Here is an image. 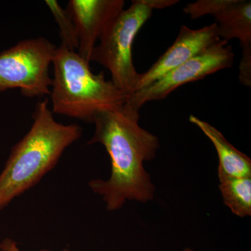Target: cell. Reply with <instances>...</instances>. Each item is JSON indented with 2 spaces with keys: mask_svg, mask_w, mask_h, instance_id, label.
<instances>
[{
  "mask_svg": "<svg viewBox=\"0 0 251 251\" xmlns=\"http://www.w3.org/2000/svg\"><path fill=\"white\" fill-rule=\"evenodd\" d=\"M46 4L58 24L62 44L70 50L75 51L78 49V38L75 25L67 10L62 9L55 0H46Z\"/></svg>",
  "mask_w": 251,
  "mask_h": 251,
  "instance_id": "obj_12",
  "label": "cell"
},
{
  "mask_svg": "<svg viewBox=\"0 0 251 251\" xmlns=\"http://www.w3.org/2000/svg\"><path fill=\"white\" fill-rule=\"evenodd\" d=\"M185 14L192 20L210 15L214 17L221 40L237 39L243 58H251L250 0H198L186 5Z\"/></svg>",
  "mask_w": 251,
  "mask_h": 251,
  "instance_id": "obj_7",
  "label": "cell"
},
{
  "mask_svg": "<svg viewBox=\"0 0 251 251\" xmlns=\"http://www.w3.org/2000/svg\"><path fill=\"white\" fill-rule=\"evenodd\" d=\"M141 1L152 10L165 9L179 2L177 0H141Z\"/></svg>",
  "mask_w": 251,
  "mask_h": 251,
  "instance_id": "obj_13",
  "label": "cell"
},
{
  "mask_svg": "<svg viewBox=\"0 0 251 251\" xmlns=\"http://www.w3.org/2000/svg\"><path fill=\"white\" fill-rule=\"evenodd\" d=\"M152 11L141 0L132 1L109 23L91 54L90 62L106 68L112 82L128 96L136 92L140 75L133 64V41Z\"/></svg>",
  "mask_w": 251,
  "mask_h": 251,
  "instance_id": "obj_4",
  "label": "cell"
},
{
  "mask_svg": "<svg viewBox=\"0 0 251 251\" xmlns=\"http://www.w3.org/2000/svg\"><path fill=\"white\" fill-rule=\"evenodd\" d=\"M52 64V113L93 123L100 112L121 110L129 97L103 72L93 74L90 62L64 44L56 49Z\"/></svg>",
  "mask_w": 251,
  "mask_h": 251,
  "instance_id": "obj_3",
  "label": "cell"
},
{
  "mask_svg": "<svg viewBox=\"0 0 251 251\" xmlns=\"http://www.w3.org/2000/svg\"><path fill=\"white\" fill-rule=\"evenodd\" d=\"M227 42L221 40L187 62L172 69L151 85L129 96L126 105L139 111L145 103L166 98L181 85L230 68L233 64L234 54L232 46Z\"/></svg>",
  "mask_w": 251,
  "mask_h": 251,
  "instance_id": "obj_6",
  "label": "cell"
},
{
  "mask_svg": "<svg viewBox=\"0 0 251 251\" xmlns=\"http://www.w3.org/2000/svg\"><path fill=\"white\" fill-rule=\"evenodd\" d=\"M139 111L125 105L121 110L99 113L89 145H103L111 161L108 179H94L89 186L101 196L108 211L120 209L127 201L146 203L154 198L155 188L144 163L156 157L158 137L139 125Z\"/></svg>",
  "mask_w": 251,
  "mask_h": 251,
  "instance_id": "obj_1",
  "label": "cell"
},
{
  "mask_svg": "<svg viewBox=\"0 0 251 251\" xmlns=\"http://www.w3.org/2000/svg\"><path fill=\"white\" fill-rule=\"evenodd\" d=\"M49 103L46 98L36 104L30 130L14 145L0 173V211L39 183L82 135L76 124L56 122Z\"/></svg>",
  "mask_w": 251,
  "mask_h": 251,
  "instance_id": "obj_2",
  "label": "cell"
},
{
  "mask_svg": "<svg viewBox=\"0 0 251 251\" xmlns=\"http://www.w3.org/2000/svg\"><path fill=\"white\" fill-rule=\"evenodd\" d=\"M189 121L199 128L214 145L219 157L218 172L237 177L251 176V159L234 148L214 126L191 115Z\"/></svg>",
  "mask_w": 251,
  "mask_h": 251,
  "instance_id": "obj_10",
  "label": "cell"
},
{
  "mask_svg": "<svg viewBox=\"0 0 251 251\" xmlns=\"http://www.w3.org/2000/svg\"><path fill=\"white\" fill-rule=\"evenodd\" d=\"M182 251H196L195 250H193L192 249H190V248H186V249H184V250Z\"/></svg>",
  "mask_w": 251,
  "mask_h": 251,
  "instance_id": "obj_15",
  "label": "cell"
},
{
  "mask_svg": "<svg viewBox=\"0 0 251 251\" xmlns=\"http://www.w3.org/2000/svg\"><path fill=\"white\" fill-rule=\"evenodd\" d=\"M219 189L224 204L234 215L251 216V176L237 177L218 172Z\"/></svg>",
  "mask_w": 251,
  "mask_h": 251,
  "instance_id": "obj_11",
  "label": "cell"
},
{
  "mask_svg": "<svg viewBox=\"0 0 251 251\" xmlns=\"http://www.w3.org/2000/svg\"><path fill=\"white\" fill-rule=\"evenodd\" d=\"M221 40L216 23L198 29L181 26L173 45L149 70L140 74L137 91L151 85L172 69L187 62Z\"/></svg>",
  "mask_w": 251,
  "mask_h": 251,
  "instance_id": "obj_9",
  "label": "cell"
},
{
  "mask_svg": "<svg viewBox=\"0 0 251 251\" xmlns=\"http://www.w3.org/2000/svg\"><path fill=\"white\" fill-rule=\"evenodd\" d=\"M1 251H21L18 248L17 243L9 238L4 239L0 244ZM40 251H51L49 250H41Z\"/></svg>",
  "mask_w": 251,
  "mask_h": 251,
  "instance_id": "obj_14",
  "label": "cell"
},
{
  "mask_svg": "<svg viewBox=\"0 0 251 251\" xmlns=\"http://www.w3.org/2000/svg\"><path fill=\"white\" fill-rule=\"evenodd\" d=\"M56 47L44 37L27 39L0 53V92L20 89L27 98L50 95L49 67Z\"/></svg>",
  "mask_w": 251,
  "mask_h": 251,
  "instance_id": "obj_5",
  "label": "cell"
},
{
  "mask_svg": "<svg viewBox=\"0 0 251 251\" xmlns=\"http://www.w3.org/2000/svg\"><path fill=\"white\" fill-rule=\"evenodd\" d=\"M124 0H70L66 10L76 29L78 52L90 62L91 54L105 28L125 9Z\"/></svg>",
  "mask_w": 251,
  "mask_h": 251,
  "instance_id": "obj_8",
  "label": "cell"
}]
</instances>
